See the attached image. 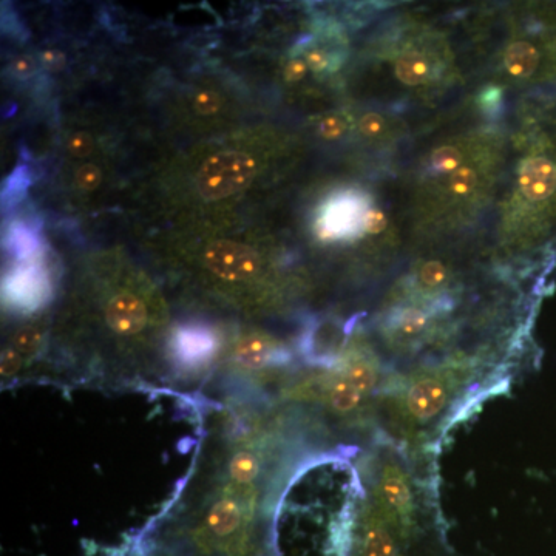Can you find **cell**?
I'll return each mask as SVG.
<instances>
[{
  "label": "cell",
  "mask_w": 556,
  "mask_h": 556,
  "mask_svg": "<svg viewBox=\"0 0 556 556\" xmlns=\"http://www.w3.org/2000/svg\"><path fill=\"white\" fill-rule=\"evenodd\" d=\"M221 393L201 408L203 434L189 475L139 533L200 556H275L280 425L258 393Z\"/></svg>",
  "instance_id": "1"
},
{
  "label": "cell",
  "mask_w": 556,
  "mask_h": 556,
  "mask_svg": "<svg viewBox=\"0 0 556 556\" xmlns=\"http://www.w3.org/2000/svg\"><path fill=\"white\" fill-rule=\"evenodd\" d=\"M257 161L249 153L224 150L209 156L197 173V189L206 200L238 194L254 180Z\"/></svg>",
  "instance_id": "2"
},
{
  "label": "cell",
  "mask_w": 556,
  "mask_h": 556,
  "mask_svg": "<svg viewBox=\"0 0 556 556\" xmlns=\"http://www.w3.org/2000/svg\"><path fill=\"white\" fill-rule=\"evenodd\" d=\"M104 325L119 342H138L158 323V317L150 311L149 302L138 292L119 289L102 308Z\"/></svg>",
  "instance_id": "3"
},
{
  "label": "cell",
  "mask_w": 556,
  "mask_h": 556,
  "mask_svg": "<svg viewBox=\"0 0 556 556\" xmlns=\"http://www.w3.org/2000/svg\"><path fill=\"white\" fill-rule=\"evenodd\" d=\"M201 262L207 272L226 283H252L263 271L257 252L235 241H215L207 245Z\"/></svg>",
  "instance_id": "4"
},
{
  "label": "cell",
  "mask_w": 556,
  "mask_h": 556,
  "mask_svg": "<svg viewBox=\"0 0 556 556\" xmlns=\"http://www.w3.org/2000/svg\"><path fill=\"white\" fill-rule=\"evenodd\" d=\"M379 513L399 532L410 535L414 524V496L402 468L387 464L376 485Z\"/></svg>",
  "instance_id": "5"
},
{
  "label": "cell",
  "mask_w": 556,
  "mask_h": 556,
  "mask_svg": "<svg viewBox=\"0 0 556 556\" xmlns=\"http://www.w3.org/2000/svg\"><path fill=\"white\" fill-rule=\"evenodd\" d=\"M45 323L41 320L27 323L17 329L11 337L10 345L2 351V362H0V376L4 385L16 384L24 379L22 374L30 367L31 362L36 359L41 348L44 346Z\"/></svg>",
  "instance_id": "6"
},
{
  "label": "cell",
  "mask_w": 556,
  "mask_h": 556,
  "mask_svg": "<svg viewBox=\"0 0 556 556\" xmlns=\"http://www.w3.org/2000/svg\"><path fill=\"white\" fill-rule=\"evenodd\" d=\"M367 206L362 198L346 194L334 198L323 211L319 232L325 238H346L365 229Z\"/></svg>",
  "instance_id": "7"
},
{
  "label": "cell",
  "mask_w": 556,
  "mask_h": 556,
  "mask_svg": "<svg viewBox=\"0 0 556 556\" xmlns=\"http://www.w3.org/2000/svg\"><path fill=\"white\" fill-rule=\"evenodd\" d=\"M7 295L17 308L33 312L50 297V283L39 266H21L8 277Z\"/></svg>",
  "instance_id": "8"
},
{
  "label": "cell",
  "mask_w": 556,
  "mask_h": 556,
  "mask_svg": "<svg viewBox=\"0 0 556 556\" xmlns=\"http://www.w3.org/2000/svg\"><path fill=\"white\" fill-rule=\"evenodd\" d=\"M450 397L447 380L441 376H424L417 379L407 393V408L419 422H428L441 413Z\"/></svg>",
  "instance_id": "9"
},
{
  "label": "cell",
  "mask_w": 556,
  "mask_h": 556,
  "mask_svg": "<svg viewBox=\"0 0 556 556\" xmlns=\"http://www.w3.org/2000/svg\"><path fill=\"white\" fill-rule=\"evenodd\" d=\"M87 556H200L187 552L180 547L160 543L147 538L143 533H135L129 540L115 547H104L96 552H89Z\"/></svg>",
  "instance_id": "10"
},
{
  "label": "cell",
  "mask_w": 556,
  "mask_h": 556,
  "mask_svg": "<svg viewBox=\"0 0 556 556\" xmlns=\"http://www.w3.org/2000/svg\"><path fill=\"white\" fill-rule=\"evenodd\" d=\"M541 61H543V53L540 47L529 41L513 42L504 56L507 72L516 79L532 78L538 72Z\"/></svg>",
  "instance_id": "11"
},
{
  "label": "cell",
  "mask_w": 556,
  "mask_h": 556,
  "mask_svg": "<svg viewBox=\"0 0 556 556\" xmlns=\"http://www.w3.org/2000/svg\"><path fill=\"white\" fill-rule=\"evenodd\" d=\"M396 75L407 85L428 84L434 76L433 61L424 51H405L397 58Z\"/></svg>",
  "instance_id": "12"
},
{
  "label": "cell",
  "mask_w": 556,
  "mask_h": 556,
  "mask_svg": "<svg viewBox=\"0 0 556 556\" xmlns=\"http://www.w3.org/2000/svg\"><path fill=\"white\" fill-rule=\"evenodd\" d=\"M439 309L399 308L388 317V329L399 337H414L421 334L431 316Z\"/></svg>",
  "instance_id": "13"
},
{
  "label": "cell",
  "mask_w": 556,
  "mask_h": 556,
  "mask_svg": "<svg viewBox=\"0 0 556 556\" xmlns=\"http://www.w3.org/2000/svg\"><path fill=\"white\" fill-rule=\"evenodd\" d=\"M467 161L465 150L458 144H448L436 150L428 163V173L433 177H448L451 173L461 169Z\"/></svg>",
  "instance_id": "14"
},
{
  "label": "cell",
  "mask_w": 556,
  "mask_h": 556,
  "mask_svg": "<svg viewBox=\"0 0 556 556\" xmlns=\"http://www.w3.org/2000/svg\"><path fill=\"white\" fill-rule=\"evenodd\" d=\"M10 245L17 257L28 258L38 249L39 240L31 229L19 224L11 229Z\"/></svg>",
  "instance_id": "15"
},
{
  "label": "cell",
  "mask_w": 556,
  "mask_h": 556,
  "mask_svg": "<svg viewBox=\"0 0 556 556\" xmlns=\"http://www.w3.org/2000/svg\"><path fill=\"white\" fill-rule=\"evenodd\" d=\"M417 280L425 291H438L447 283V268L439 262L425 263L421 271L417 272Z\"/></svg>",
  "instance_id": "16"
},
{
  "label": "cell",
  "mask_w": 556,
  "mask_h": 556,
  "mask_svg": "<svg viewBox=\"0 0 556 556\" xmlns=\"http://www.w3.org/2000/svg\"><path fill=\"white\" fill-rule=\"evenodd\" d=\"M76 186L81 189L82 192H93V190L98 189L102 183V173L95 164H84V166L79 167L78 172H76Z\"/></svg>",
  "instance_id": "17"
},
{
  "label": "cell",
  "mask_w": 556,
  "mask_h": 556,
  "mask_svg": "<svg viewBox=\"0 0 556 556\" xmlns=\"http://www.w3.org/2000/svg\"><path fill=\"white\" fill-rule=\"evenodd\" d=\"M192 104L201 115H212L220 110L223 101L218 93L211 92V90H200L192 96Z\"/></svg>",
  "instance_id": "18"
},
{
  "label": "cell",
  "mask_w": 556,
  "mask_h": 556,
  "mask_svg": "<svg viewBox=\"0 0 556 556\" xmlns=\"http://www.w3.org/2000/svg\"><path fill=\"white\" fill-rule=\"evenodd\" d=\"M95 149V141H93L92 136L89 133L78 132L73 133L67 141V152L73 156V158H85L89 156L90 153Z\"/></svg>",
  "instance_id": "19"
},
{
  "label": "cell",
  "mask_w": 556,
  "mask_h": 556,
  "mask_svg": "<svg viewBox=\"0 0 556 556\" xmlns=\"http://www.w3.org/2000/svg\"><path fill=\"white\" fill-rule=\"evenodd\" d=\"M303 59H305L309 70H312V72H326L331 68V59L322 48H311V50L306 51Z\"/></svg>",
  "instance_id": "20"
},
{
  "label": "cell",
  "mask_w": 556,
  "mask_h": 556,
  "mask_svg": "<svg viewBox=\"0 0 556 556\" xmlns=\"http://www.w3.org/2000/svg\"><path fill=\"white\" fill-rule=\"evenodd\" d=\"M38 70V64L34 61L33 56L22 55L19 58L14 59L13 64H11V73L17 78H30Z\"/></svg>",
  "instance_id": "21"
},
{
  "label": "cell",
  "mask_w": 556,
  "mask_h": 556,
  "mask_svg": "<svg viewBox=\"0 0 556 556\" xmlns=\"http://www.w3.org/2000/svg\"><path fill=\"white\" fill-rule=\"evenodd\" d=\"M309 67L306 64L305 59L295 58L286 64L285 70H283V75L288 82H299L305 78L306 73H308Z\"/></svg>",
  "instance_id": "22"
},
{
  "label": "cell",
  "mask_w": 556,
  "mask_h": 556,
  "mask_svg": "<svg viewBox=\"0 0 556 556\" xmlns=\"http://www.w3.org/2000/svg\"><path fill=\"white\" fill-rule=\"evenodd\" d=\"M360 130L368 136L380 135L384 130V118L374 115V113L363 116L362 121H360Z\"/></svg>",
  "instance_id": "23"
},
{
  "label": "cell",
  "mask_w": 556,
  "mask_h": 556,
  "mask_svg": "<svg viewBox=\"0 0 556 556\" xmlns=\"http://www.w3.org/2000/svg\"><path fill=\"white\" fill-rule=\"evenodd\" d=\"M343 132H345V123H343V119L331 116V118L323 119L322 124H320V133H322L325 138H337V136L342 135Z\"/></svg>",
  "instance_id": "24"
},
{
  "label": "cell",
  "mask_w": 556,
  "mask_h": 556,
  "mask_svg": "<svg viewBox=\"0 0 556 556\" xmlns=\"http://www.w3.org/2000/svg\"><path fill=\"white\" fill-rule=\"evenodd\" d=\"M385 226H387V218L380 212L370 211L367 215V220H365V229L363 231L368 232V234H380L384 231Z\"/></svg>",
  "instance_id": "25"
},
{
  "label": "cell",
  "mask_w": 556,
  "mask_h": 556,
  "mask_svg": "<svg viewBox=\"0 0 556 556\" xmlns=\"http://www.w3.org/2000/svg\"><path fill=\"white\" fill-rule=\"evenodd\" d=\"M41 62L47 70L56 72V70H61V68L64 67L65 56L62 55L61 51L48 50L42 53Z\"/></svg>",
  "instance_id": "26"
},
{
  "label": "cell",
  "mask_w": 556,
  "mask_h": 556,
  "mask_svg": "<svg viewBox=\"0 0 556 556\" xmlns=\"http://www.w3.org/2000/svg\"><path fill=\"white\" fill-rule=\"evenodd\" d=\"M495 98H501V92H499V90H489V92H485L484 95H482V107L490 109V107L498 106V102H495Z\"/></svg>",
  "instance_id": "27"
}]
</instances>
